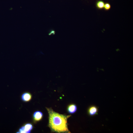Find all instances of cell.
<instances>
[{"label": "cell", "mask_w": 133, "mask_h": 133, "mask_svg": "<svg viewBox=\"0 0 133 133\" xmlns=\"http://www.w3.org/2000/svg\"><path fill=\"white\" fill-rule=\"evenodd\" d=\"M49 115V126L53 131L58 133L69 132L67 120L71 115H63L46 107Z\"/></svg>", "instance_id": "cell-1"}, {"label": "cell", "mask_w": 133, "mask_h": 133, "mask_svg": "<svg viewBox=\"0 0 133 133\" xmlns=\"http://www.w3.org/2000/svg\"><path fill=\"white\" fill-rule=\"evenodd\" d=\"M34 128L33 124L30 123H27L23 124L18 129L17 133H30Z\"/></svg>", "instance_id": "cell-2"}, {"label": "cell", "mask_w": 133, "mask_h": 133, "mask_svg": "<svg viewBox=\"0 0 133 133\" xmlns=\"http://www.w3.org/2000/svg\"><path fill=\"white\" fill-rule=\"evenodd\" d=\"M43 113L40 111H37L34 112L32 115L33 123H36L41 121L43 118Z\"/></svg>", "instance_id": "cell-3"}, {"label": "cell", "mask_w": 133, "mask_h": 133, "mask_svg": "<svg viewBox=\"0 0 133 133\" xmlns=\"http://www.w3.org/2000/svg\"><path fill=\"white\" fill-rule=\"evenodd\" d=\"M32 95L30 92H26L23 93L21 95V99L24 102H28L32 99Z\"/></svg>", "instance_id": "cell-4"}, {"label": "cell", "mask_w": 133, "mask_h": 133, "mask_svg": "<svg viewBox=\"0 0 133 133\" xmlns=\"http://www.w3.org/2000/svg\"><path fill=\"white\" fill-rule=\"evenodd\" d=\"M98 107L95 105L90 106L88 110V115L90 116H93L98 115Z\"/></svg>", "instance_id": "cell-5"}, {"label": "cell", "mask_w": 133, "mask_h": 133, "mask_svg": "<svg viewBox=\"0 0 133 133\" xmlns=\"http://www.w3.org/2000/svg\"><path fill=\"white\" fill-rule=\"evenodd\" d=\"M77 110V107L75 104H71L69 105L68 108V111L70 114L75 113Z\"/></svg>", "instance_id": "cell-6"}, {"label": "cell", "mask_w": 133, "mask_h": 133, "mask_svg": "<svg viewBox=\"0 0 133 133\" xmlns=\"http://www.w3.org/2000/svg\"><path fill=\"white\" fill-rule=\"evenodd\" d=\"M105 5L104 2L102 1H98L96 3L97 7L99 9H102L104 8Z\"/></svg>", "instance_id": "cell-7"}, {"label": "cell", "mask_w": 133, "mask_h": 133, "mask_svg": "<svg viewBox=\"0 0 133 133\" xmlns=\"http://www.w3.org/2000/svg\"><path fill=\"white\" fill-rule=\"evenodd\" d=\"M104 8L106 10H109L111 8V5L110 4L108 3H106L105 4Z\"/></svg>", "instance_id": "cell-8"}]
</instances>
